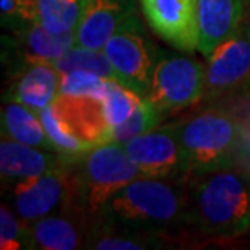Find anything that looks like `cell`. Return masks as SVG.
<instances>
[{"label":"cell","instance_id":"6da1fadb","mask_svg":"<svg viewBox=\"0 0 250 250\" xmlns=\"http://www.w3.org/2000/svg\"><path fill=\"white\" fill-rule=\"evenodd\" d=\"M186 221L213 239H234L250 231V182L237 169L192 177Z\"/></svg>","mask_w":250,"mask_h":250},{"label":"cell","instance_id":"7a4b0ae2","mask_svg":"<svg viewBox=\"0 0 250 250\" xmlns=\"http://www.w3.org/2000/svg\"><path fill=\"white\" fill-rule=\"evenodd\" d=\"M187 195L166 179L138 177L109 200L103 219L132 231L164 234V229L186 221Z\"/></svg>","mask_w":250,"mask_h":250},{"label":"cell","instance_id":"3957f363","mask_svg":"<svg viewBox=\"0 0 250 250\" xmlns=\"http://www.w3.org/2000/svg\"><path fill=\"white\" fill-rule=\"evenodd\" d=\"M73 177L72 200L63 209L78 213L93 224L109 200L142 174L124 145L109 142L80 154L73 163Z\"/></svg>","mask_w":250,"mask_h":250},{"label":"cell","instance_id":"277c9868","mask_svg":"<svg viewBox=\"0 0 250 250\" xmlns=\"http://www.w3.org/2000/svg\"><path fill=\"white\" fill-rule=\"evenodd\" d=\"M188 177L236 169L242 121L223 109H207L174 124Z\"/></svg>","mask_w":250,"mask_h":250},{"label":"cell","instance_id":"5b68a950","mask_svg":"<svg viewBox=\"0 0 250 250\" xmlns=\"http://www.w3.org/2000/svg\"><path fill=\"white\" fill-rule=\"evenodd\" d=\"M39 116L54 146L65 156L78 158L98 145L111 142L103 96L59 94Z\"/></svg>","mask_w":250,"mask_h":250},{"label":"cell","instance_id":"8992f818","mask_svg":"<svg viewBox=\"0 0 250 250\" xmlns=\"http://www.w3.org/2000/svg\"><path fill=\"white\" fill-rule=\"evenodd\" d=\"M114 78L135 93L146 96L156 65V51L138 15L133 13L103 47Z\"/></svg>","mask_w":250,"mask_h":250},{"label":"cell","instance_id":"52a82bcc","mask_svg":"<svg viewBox=\"0 0 250 250\" xmlns=\"http://www.w3.org/2000/svg\"><path fill=\"white\" fill-rule=\"evenodd\" d=\"M207 93V67L188 57L164 54L154 65L146 98L159 112L167 114L197 104Z\"/></svg>","mask_w":250,"mask_h":250},{"label":"cell","instance_id":"ba28073f","mask_svg":"<svg viewBox=\"0 0 250 250\" xmlns=\"http://www.w3.org/2000/svg\"><path fill=\"white\" fill-rule=\"evenodd\" d=\"M73 163L56 171L15 182L10 192L13 211L28 224L49 214L61 213L73 195Z\"/></svg>","mask_w":250,"mask_h":250},{"label":"cell","instance_id":"9c48e42d","mask_svg":"<svg viewBox=\"0 0 250 250\" xmlns=\"http://www.w3.org/2000/svg\"><path fill=\"white\" fill-rule=\"evenodd\" d=\"M205 98H221L250 86V18L207 56Z\"/></svg>","mask_w":250,"mask_h":250},{"label":"cell","instance_id":"30bf717a","mask_svg":"<svg viewBox=\"0 0 250 250\" xmlns=\"http://www.w3.org/2000/svg\"><path fill=\"white\" fill-rule=\"evenodd\" d=\"M124 148L138 167L142 177L166 181L188 177L186 158L174 124L138 135L124 143Z\"/></svg>","mask_w":250,"mask_h":250},{"label":"cell","instance_id":"8fae6325","mask_svg":"<svg viewBox=\"0 0 250 250\" xmlns=\"http://www.w3.org/2000/svg\"><path fill=\"white\" fill-rule=\"evenodd\" d=\"M149 28L182 52L198 49V0H138Z\"/></svg>","mask_w":250,"mask_h":250},{"label":"cell","instance_id":"7c38bea8","mask_svg":"<svg viewBox=\"0 0 250 250\" xmlns=\"http://www.w3.org/2000/svg\"><path fill=\"white\" fill-rule=\"evenodd\" d=\"M137 13L135 0H84L75 28V46L103 51L114 33Z\"/></svg>","mask_w":250,"mask_h":250},{"label":"cell","instance_id":"4fadbf2b","mask_svg":"<svg viewBox=\"0 0 250 250\" xmlns=\"http://www.w3.org/2000/svg\"><path fill=\"white\" fill-rule=\"evenodd\" d=\"M75 159L77 158L65 156L61 151L36 148L7 137H2L0 142V174L2 182L8 186L70 166Z\"/></svg>","mask_w":250,"mask_h":250},{"label":"cell","instance_id":"5bb4252c","mask_svg":"<svg viewBox=\"0 0 250 250\" xmlns=\"http://www.w3.org/2000/svg\"><path fill=\"white\" fill-rule=\"evenodd\" d=\"M91 223L78 213L63 209L29 223L33 249L75 250L88 246Z\"/></svg>","mask_w":250,"mask_h":250},{"label":"cell","instance_id":"9a60e30c","mask_svg":"<svg viewBox=\"0 0 250 250\" xmlns=\"http://www.w3.org/2000/svg\"><path fill=\"white\" fill-rule=\"evenodd\" d=\"M247 12L246 0H198V51L208 56L237 31Z\"/></svg>","mask_w":250,"mask_h":250},{"label":"cell","instance_id":"2e32d148","mask_svg":"<svg viewBox=\"0 0 250 250\" xmlns=\"http://www.w3.org/2000/svg\"><path fill=\"white\" fill-rule=\"evenodd\" d=\"M61 94V72L54 63L38 62L18 68L8 99L18 101L41 114Z\"/></svg>","mask_w":250,"mask_h":250},{"label":"cell","instance_id":"e0dca14e","mask_svg":"<svg viewBox=\"0 0 250 250\" xmlns=\"http://www.w3.org/2000/svg\"><path fill=\"white\" fill-rule=\"evenodd\" d=\"M75 46V33L56 34L38 23H29L17 29L10 39L18 68L28 63H54Z\"/></svg>","mask_w":250,"mask_h":250},{"label":"cell","instance_id":"ac0fdd59","mask_svg":"<svg viewBox=\"0 0 250 250\" xmlns=\"http://www.w3.org/2000/svg\"><path fill=\"white\" fill-rule=\"evenodd\" d=\"M2 137L49 151H57L44 128L41 116L13 99H8L2 107Z\"/></svg>","mask_w":250,"mask_h":250},{"label":"cell","instance_id":"d6986e66","mask_svg":"<svg viewBox=\"0 0 250 250\" xmlns=\"http://www.w3.org/2000/svg\"><path fill=\"white\" fill-rule=\"evenodd\" d=\"M84 0H31L33 23L56 34L75 33Z\"/></svg>","mask_w":250,"mask_h":250},{"label":"cell","instance_id":"ffe728a7","mask_svg":"<svg viewBox=\"0 0 250 250\" xmlns=\"http://www.w3.org/2000/svg\"><path fill=\"white\" fill-rule=\"evenodd\" d=\"M143 99L145 96L124 86L117 80H107L106 89H104L103 94V101L104 107H106V116L109 125H111V130L127 121Z\"/></svg>","mask_w":250,"mask_h":250},{"label":"cell","instance_id":"44dd1931","mask_svg":"<svg viewBox=\"0 0 250 250\" xmlns=\"http://www.w3.org/2000/svg\"><path fill=\"white\" fill-rule=\"evenodd\" d=\"M54 65L61 73L72 72V70H86V72L101 75L103 78L116 80L106 54H104V51H98V49L73 46L59 61L54 62Z\"/></svg>","mask_w":250,"mask_h":250},{"label":"cell","instance_id":"7402d4cb","mask_svg":"<svg viewBox=\"0 0 250 250\" xmlns=\"http://www.w3.org/2000/svg\"><path fill=\"white\" fill-rule=\"evenodd\" d=\"M161 117L163 114L145 98L127 121L111 130V142L121 145L127 143L128 140L156 128L161 122Z\"/></svg>","mask_w":250,"mask_h":250},{"label":"cell","instance_id":"603a6c76","mask_svg":"<svg viewBox=\"0 0 250 250\" xmlns=\"http://www.w3.org/2000/svg\"><path fill=\"white\" fill-rule=\"evenodd\" d=\"M0 249H33L29 224L24 223L7 205H2V208H0Z\"/></svg>","mask_w":250,"mask_h":250},{"label":"cell","instance_id":"cb8c5ba5","mask_svg":"<svg viewBox=\"0 0 250 250\" xmlns=\"http://www.w3.org/2000/svg\"><path fill=\"white\" fill-rule=\"evenodd\" d=\"M107 78L86 70H72L61 73V94H93L103 96Z\"/></svg>","mask_w":250,"mask_h":250},{"label":"cell","instance_id":"d4e9b609","mask_svg":"<svg viewBox=\"0 0 250 250\" xmlns=\"http://www.w3.org/2000/svg\"><path fill=\"white\" fill-rule=\"evenodd\" d=\"M236 169L250 182V114L242 119L241 146H239Z\"/></svg>","mask_w":250,"mask_h":250},{"label":"cell","instance_id":"484cf974","mask_svg":"<svg viewBox=\"0 0 250 250\" xmlns=\"http://www.w3.org/2000/svg\"><path fill=\"white\" fill-rule=\"evenodd\" d=\"M246 3H247V10H249V13H250V0H246Z\"/></svg>","mask_w":250,"mask_h":250},{"label":"cell","instance_id":"4316f807","mask_svg":"<svg viewBox=\"0 0 250 250\" xmlns=\"http://www.w3.org/2000/svg\"><path fill=\"white\" fill-rule=\"evenodd\" d=\"M249 15H250V13H249Z\"/></svg>","mask_w":250,"mask_h":250}]
</instances>
